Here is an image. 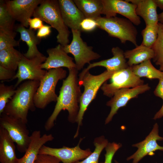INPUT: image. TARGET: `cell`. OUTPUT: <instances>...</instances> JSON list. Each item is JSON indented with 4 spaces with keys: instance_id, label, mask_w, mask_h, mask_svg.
<instances>
[{
    "instance_id": "obj_17",
    "label": "cell",
    "mask_w": 163,
    "mask_h": 163,
    "mask_svg": "<svg viewBox=\"0 0 163 163\" xmlns=\"http://www.w3.org/2000/svg\"><path fill=\"white\" fill-rule=\"evenodd\" d=\"M61 15L66 25L71 30L82 32L80 24L85 18L73 0H58Z\"/></svg>"
},
{
    "instance_id": "obj_19",
    "label": "cell",
    "mask_w": 163,
    "mask_h": 163,
    "mask_svg": "<svg viewBox=\"0 0 163 163\" xmlns=\"http://www.w3.org/2000/svg\"><path fill=\"white\" fill-rule=\"evenodd\" d=\"M111 52L113 56L110 58L90 63L87 67L82 71L86 72L92 68L97 66L105 68L109 72H116L126 69L129 66L124 56V52L118 46L112 48Z\"/></svg>"
},
{
    "instance_id": "obj_30",
    "label": "cell",
    "mask_w": 163,
    "mask_h": 163,
    "mask_svg": "<svg viewBox=\"0 0 163 163\" xmlns=\"http://www.w3.org/2000/svg\"><path fill=\"white\" fill-rule=\"evenodd\" d=\"M14 86L5 85L4 83L0 84V115L4 112L8 102L14 94L16 91Z\"/></svg>"
},
{
    "instance_id": "obj_44",
    "label": "cell",
    "mask_w": 163,
    "mask_h": 163,
    "mask_svg": "<svg viewBox=\"0 0 163 163\" xmlns=\"http://www.w3.org/2000/svg\"><path fill=\"white\" fill-rule=\"evenodd\" d=\"M114 162H115V163H120L118 161H117L116 160H114Z\"/></svg>"
},
{
    "instance_id": "obj_33",
    "label": "cell",
    "mask_w": 163,
    "mask_h": 163,
    "mask_svg": "<svg viewBox=\"0 0 163 163\" xmlns=\"http://www.w3.org/2000/svg\"><path fill=\"white\" fill-rule=\"evenodd\" d=\"M122 146L120 143L109 142L105 148L106 153L104 163H112L113 157L116 152Z\"/></svg>"
},
{
    "instance_id": "obj_11",
    "label": "cell",
    "mask_w": 163,
    "mask_h": 163,
    "mask_svg": "<svg viewBox=\"0 0 163 163\" xmlns=\"http://www.w3.org/2000/svg\"><path fill=\"white\" fill-rule=\"evenodd\" d=\"M150 88L149 84H146L133 88H123L116 91L111 98L107 102L106 105L110 107L111 109L105 119V124L110 122L119 109L126 106L130 100L137 97L139 94L149 90Z\"/></svg>"
},
{
    "instance_id": "obj_18",
    "label": "cell",
    "mask_w": 163,
    "mask_h": 163,
    "mask_svg": "<svg viewBox=\"0 0 163 163\" xmlns=\"http://www.w3.org/2000/svg\"><path fill=\"white\" fill-rule=\"evenodd\" d=\"M30 137V141L25 154L18 158L17 163H34L41 147L54 138L51 134H45L41 136L40 131L39 130L33 131Z\"/></svg>"
},
{
    "instance_id": "obj_40",
    "label": "cell",
    "mask_w": 163,
    "mask_h": 163,
    "mask_svg": "<svg viewBox=\"0 0 163 163\" xmlns=\"http://www.w3.org/2000/svg\"><path fill=\"white\" fill-rule=\"evenodd\" d=\"M163 117V104L160 109L155 115L153 119L156 120L159 119Z\"/></svg>"
},
{
    "instance_id": "obj_21",
    "label": "cell",
    "mask_w": 163,
    "mask_h": 163,
    "mask_svg": "<svg viewBox=\"0 0 163 163\" xmlns=\"http://www.w3.org/2000/svg\"><path fill=\"white\" fill-rule=\"evenodd\" d=\"M135 5L137 15L142 17L145 25L158 23L157 6L154 0H126Z\"/></svg>"
},
{
    "instance_id": "obj_25",
    "label": "cell",
    "mask_w": 163,
    "mask_h": 163,
    "mask_svg": "<svg viewBox=\"0 0 163 163\" xmlns=\"http://www.w3.org/2000/svg\"><path fill=\"white\" fill-rule=\"evenodd\" d=\"M9 11L5 1H0V31L15 38L16 35L15 22Z\"/></svg>"
},
{
    "instance_id": "obj_12",
    "label": "cell",
    "mask_w": 163,
    "mask_h": 163,
    "mask_svg": "<svg viewBox=\"0 0 163 163\" xmlns=\"http://www.w3.org/2000/svg\"><path fill=\"white\" fill-rule=\"evenodd\" d=\"M80 138L78 145L73 147L63 146L59 148H53L44 145L39 154H45L55 156L63 163H75L87 158L92 152L89 149H82L80 144L83 139Z\"/></svg>"
},
{
    "instance_id": "obj_5",
    "label": "cell",
    "mask_w": 163,
    "mask_h": 163,
    "mask_svg": "<svg viewBox=\"0 0 163 163\" xmlns=\"http://www.w3.org/2000/svg\"><path fill=\"white\" fill-rule=\"evenodd\" d=\"M97 27L112 37L118 39L123 43L131 42L137 46V30L134 24L127 19L117 17H100L95 19Z\"/></svg>"
},
{
    "instance_id": "obj_7",
    "label": "cell",
    "mask_w": 163,
    "mask_h": 163,
    "mask_svg": "<svg viewBox=\"0 0 163 163\" xmlns=\"http://www.w3.org/2000/svg\"><path fill=\"white\" fill-rule=\"evenodd\" d=\"M72 39L71 43L63 47L67 54L71 53L74 56L76 69L78 70L82 69L86 63L97 59L101 57L100 55L93 50V47L88 46L81 37V31L72 30Z\"/></svg>"
},
{
    "instance_id": "obj_3",
    "label": "cell",
    "mask_w": 163,
    "mask_h": 163,
    "mask_svg": "<svg viewBox=\"0 0 163 163\" xmlns=\"http://www.w3.org/2000/svg\"><path fill=\"white\" fill-rule=\"evenodd\" d=\"M114 72L107 70L97 75L90 74L89 71L82 72L78 75L79 84L84 87L82 93L80 104L79 110L76 123L78 127L74 138L77 137L79 134L80 126L82 125L83 116L88 107L95 98L97 93L103 84L110 79Z\"/></svg>"
},
{
    "instance_id": "obj_26",
    "label": "cell",
    "mask_w": 163,
    "mask_h": 163,
    "mask_svg": "<svg viewBox=\"0 0 163 163\" xmlns=\"http://www.w3.org/2000/svg\"><path fill=\"white\" fill-rule=\"evenodd\" d=\"M23 56L14 47L0 51V66L15 71Z\"/></svg>"
},
{
    "instance_id": "obj_20",
    "label": "cell",
    "mask_w": 163,
    "mask_h": 163,
    "mask_svg": "<svg viewBox=\"0 0 163 163\" xmlns=\"http://www.w3.org/2000/svg\"><path fill=\"white\" fill-rule=\"evenodd\" d=\"M15 31L20 33V40L25 42L28 47L26 53L23 54L25 57L30 59L43 55L39 52L37 46L41 39L37 37L33 30L28 29L20 24L15 27Z\"/></svg>"
},
{
    "instance_id": "obj_15",
    "label": "cell",
    "mask_w": 163,
    "mask_h": 163,
    "mask_svg": "<svg viewBox=\"0 0 163 163\" xmlns=\"http://www.w3.org/2000/svg\"><path fill=\"white\" fill-rule=\"evenodd\" d=\"M158 132V125L156 123L144 140L132 145L133 147H136L138 149L133 154L127 158V160L133 159L132 163H138L146 155L155 154L154 152L156 151H163V146L159 145L157 142L158 141L163 140V137L159 135Z\"/></svg>"
},
{
    "instance_id": "obj_24",
    "label": "cell",
    "mask_w": 163,
    "mask_h": 163,
    "mask_svg": "<svg viewBox=\"0 0 163 163\" xmlns=\"http://www.w3.org/2000/svg\"><path fill=\"white\" fill-rule=\"evenodd\" d=\"M73 1L85 18L95 20L102 14L103 5L101 0H74Z\"/></svg>"
},
{
    "instance_id": "obj_28",
    "label": "cell",
    "mask_w": 163,
    "mask_h": 163,
    "mask_svg": "<svg viewBox=\"0 0 163 163\" xmlns=\"http://www.w3.org/2000/svg\"><path fill=\"white\" fill-rule=\"evenodd\" d=\"M108 143V140L103 136L95 138L93 142L95 146L94 152L82 161L75 163H104L99 162V158L102 151Z\"/></svg>"
},
{
    "instance_id": "obj_22",
    "label": "cell",
    "mask_w": 163,
    "mask_h": 163,
    "mask_svg": "<svg viewBox=\"0 0 163 163\" xmlns=\"http://www.w3.org/2000/svg\"><path fill=\"white\" fill-rule=\"evenodd\" d=\"M14 142L7 131L0 127V162L17 163L18 158L15 153Z\"/></svg>"
},
{
    "instance_id": "obj_13",
    "label": "cell",
    "mask_w": 163,
    "mask_h": 163,
    "mask_svg": "<svg viewBox=\"0 0 163 163\" xmlns=\"http://www.w3.org/2000/svg\"><path fill=\"white\" fill-rule=\"evenodd\" d=\"M103 5L102 14L107 17H115L117 14L125 17L133 24L138 26L141 21L136 14V5L126 0H101Z\"/></svg>"
},
{
    "instance_id": "obj_2",
    "label": "cell",
    "mask_w": 163,
    "mask_h": 163,
    "mask_svg": "<svg viewBox=\"0 0 163 163\" xmlns=\"http://www.w3.org/2000/svg\"><path fill=\"white\" fill-rule=\"evenodd\" d=\"M40 83L39 81L27 80L20 85L6 104L3 113L27 123L29 111L36 110L34 98Z\"/></svg>"
},
{
    "instance_id": "obj_4",
    "label": "cell",
    "mask_w": 163,
    "mask_h": 163,
    "mask_svg": "<svg viewBox=\"0 0 163 163\" xmlns=\"http://www.w3.org/2000/svg\"><path fill=\"white\" fill-rule=\"evenodd\" d=\"M33 16L40 18L56 30L57 41L59 44L63 46L69 44L70 31L63 20L58 0H43Z\"/></svg>"
},
{
    "instance_id": "obj_36",
    "label": "cell",
    "mask_w": 163,
    "mask_h": 163,
    "mask_svg": "<svg viewBox=\"0 0 163 163\" xmlns=\"http://www.w3.org/2000/svg\"><path fill=\"white\" fill-rule=\"evenodd\" d=\"M15 71L0 66V80L11 81L15 75Z\"/></svg>"
},
{
    "instance_id": "obj_10",
    "label": "cell",
    "mask_w": 163,
    "mask_h": 163,
    "mask_svg": "<svg viewBox=\"0 0 163 163\" xmlns=\"http://www.w3.org/2000/svg\"><path fill=\"white\" fill-rule=\"evenodd\" d=\"M46 58L43 55L28 59L23 54L18 65L17 72L11 80L17 78V82L14 85L15 87H17L24 80L40 81L47 72V71L42 69L41 67V64L45 61Z\"/></svg>"
},
{
    "instance_id": "obj_31",
    "label": "cell",
    "mask_w": 163,
    "mask_h": 163,
    "mask_svg": "<svg viewBox=\"0 0 163 163\" xmlns=\"http://www.w3.org/2000/svg\"><path fill=\"white\" fill-rule=\"evenodd\" d=\"M155 53V62L163 58V24L158 22V36L155 43L152 47Z\"/></svg>"
},
{
    "instance_id": "obj_43",
    "label": "cell",
    "mask_w": 163,
    "mask_h": 163,
    "mask_svg": "<svg viewBox=\"0 0 163 163\" xmlns=\"http://www.w3.org/2000/svg\"><path fill=\"white\" fill-rule=\"evenodd\" d=\"M158 22L163 24V11L158 14Z\"/></svg>"
},
{
    "instance_id": "obj_38",
    "label": "cell",
    "mask_w": 163,
    "mask_h": 163,
    "mask_svg": "<svg viewBox=\"0 0 163 163\" xmlns=\"http://www.w3.org/2000/svg\"><path fill=\"white\" fill-rule=\"evenodd\" d=\"M52 27L47 25H43L38 30L37 33V36L41 39L46 38L50 34Z\"/></svg>"
},
{
    "instance_id": "obj_37",
    "label": "cell",
    "mask_w": 163,
    "mask_h": 163,
    "mask_svg": "<svg viewBox=\"0 0 163 163\" xmlns=\"http://www.w3.org/2000/svg\"><path fill=\"white\" fill-rule=\"evenodd\" d=\"M28 23L29 28L34 30H38L44 25L43 21L40 18L36 17L29 19Z\"/></svg>"
},
{
    "instance_id": "obj_9",
    "label": "cell",
    "mask_w": 163,
    "mask_h": 163,
    "mask_svg": "<svg viewBox=\"0 0 163 163\" xmlns=\"http://www.w3.org/2000/svg\"><path fill=\"white\" fill-rule=\"evenodd\" d=\"M110 79V83L106 82L101 88L104 95L109 97H112L119 89L136 87L144 83V80L134 73L130 66L114 72Z\"/></svg>"
},
{
    "instance_id": "obj_42",
    "label": "cell",
    "mask_w": 163,
    "mask_h": 163,
    "mask_svg": "<svg viewBox=\"0 0 163 163\" xmlns=\"http://www.w3.org/2000/svg\"><path fill=\"white\" fill-rule=\"evenodd\" d=\"M155 63L156 65L160 66L159 70L163 72V58L161 59L156 61Z\"/></svg>"
},
{
    "instance_id": "obj_6",
    "label": "cell",
    "mask_w": 163,
    "mask_h": 163,
    "mask_svg": "<svg viewBox=\"0 0 163 163\" xmlns=\"http://www.w3.org/2000/svg\"><path fill=\"white\" fill-rule=\"evenodd\" d=\"M66 71L62 68L47 71L40 81L34 95V103L36 108L43 109L50 103L56 102L58 96L55 92L56 85L59 81L66 78Z\"/></svg>"
},
{
    "instance_id": "obj_35",
    "label": "cell",
    "mask_w": 163,
    "mask_h": 163,
    "mask_svg": "<svg viewBox=\"0 0 163 163\" xmlns=\"http://www.w3.org/2000/svg\"><path fill=\"white\" fill-rule=\"evenodd\" d=\"M61 161L51 155L38 154L34 163H60Z\"/></svg>"
},
{
    "instance_id": "obj_16",
    "label": "cell",
    "mask_w": 163,
    "mask_h": 163,
    "mask_svg": "<svg viewBox=\"0 0 163 163\" xmlns=\"http://www.w3.org/2000/svg\"><path fill=\"white\" fill-rule=\"evenodd\" d=\"M48 56L41 65V68L47 70L62 67L68 69L75 68L73 59L69 56L63 49V47L59 44L54 48L46 50Z\"/></svg>"
},
{
    "instance_id": "obj_41",
    "label": "cell",
    "mask_w": 163,
    "mask_h": 163,
    "mask_svg": "<svg viewBox=\"0 0 163 163\" xmlns=\"http://www.w3.org/2000/svg\"><path fill=\"white\" fill-rule=\"evenodd\" d=\"M157 7L163 10V0H154Z\"/></svg>"
},
{
    "instance_id": "obj_23",
    "label": "cell",
    "mask_w": 163,
    "mask_h": 163,
    "mask_svg": "<svg viewBox=\"0 0 163 163\" xmlns=\"http://www.w3.org/2000/svg\"><path fill=\"white\" fill-rule=\"evenodd\" d=\"M124 56L125 58L128 59V66L131 67L145 61L153 59L155 53L152 48L141 44L133 49L126 50L124 52Z\"/></svg>"
},
{
    "instance_id": "obj_14",
    "label": "cell",
    "mask_w": 163,
    "mask_h": 163,
    "mask_svg": "<svg viewBox=\"0 0 163 163\" xmlns=\"http://www.w3.org/2000/svg\"><path fill=\"white\" fill-rule=\"evenodd\" d=\"M43 0H13L5 2L9 11L15 20L27 28L29 19L33 16L35 9Z\"/></svg>"
},
{
    "instance_id": "obj_1",
    "label": "cell",
    "mask_w": 163,
    "mask_h": 163,
    "mask_svg": "<svg viewBox=\"0 0 163 163\" xmlns=\"http://www.w3.org/2000/svg\"><path fill=\"white\" fill-rule=\"evenodd\" d=\"M67 77L63 80L54 109L44 125L46 131L50 130L62 110L68 112V119L70 123L76 122L79 110V104L82 93L79 84L78 71L75 68L68 69Z\"/></svg>"
},
{
    "instance_id": "obj_8",
    "label": "cell",
    "mask_w": 163,
    "mask_h": 163,
    "mask_svg": "<svg viewBox=\"0 0 163 163\" xmlns=\"http://www.w3.org/2000/svg\"><path fill=\"white\" fill-rule=\"evenodd\" d=\"M27 123L22 120L4 113L0 115V127L5 129L17 145L18 150L25 152L31 139Z\"/></svg>"
},
{
    "instance_id": "obj_39",
    "label": "cell",
    "mask_w": 163,
    "mask_h": 163,
    "mask_svg": "<svg viewBox=\"0 0 163 163\" xmlns=\"http://www.w3.org/2000/svg\"><path fill=\"white\" fill-rule=\"evenodd\" d=\"M158 85L154 91L155 96L159 97L163 100V76L159 80Z\"/></svg>"
},
{
    "instance_id": "obj_29",
    "label": "cell",
    "mask_w": 163,
    "mask_h": 163,
    "mask_svg": "<svg viewBox=\"0 0 163 163\" xmlns=\"http://www.w3.org/2000/svg\"><path fill=\"white\" fill-rule=\"evenodd\" d=\"M158 30V23L146 25L141 32L143 40L141 44L152 48L156 40Z\"/></svg>"
},
{
    "instance_id": "obj_32",
    "label": "cell",
    "mask_w": 163,
    "mask_h": 163,
    "mask_svg": "<svg viewBox=\"0 0 163 163\" xmlns=\"http://www.w3.org/2000/svg\"><path fill=\"white\" fill-rule=\"evenodd\" d=\"M19 45V41L16 40L14 38L0 31V51Z\"/></svg>"
},
{
    "instance_id": "obj_27",
    "label": "cell",
    "mask_w": 163,
    "mask_h": 163,
    "mask_svg": "<svg viewBox=\"0 0 163 163\" xmlns=\"http://www.w3.org/2000/svg\"><path fill=\"white\" fill-rule=\"evenodd\" d=\"M131 68L134 73L140 78L144 77L149 79L159 80L163 76V72L156 69L152 64L151 60L133 66Z\"/></svg>"
},
{
    "instance_id": "obj_34",
    "label": "cell",
    "mask_w": 163,
    "mask_h": 163,
    "mask_svg": "<svg viewBox=\"0 0 163 163\" xmlns=\"http://www.w3.org/2000/svg\"><path fill=\"white\" fill-rule=\"evenodd\" d=\"M97 25L95 20L90 18H85L80 24L82 31L90 32L94 30Z\"/></svg>"
}]
</instances>
